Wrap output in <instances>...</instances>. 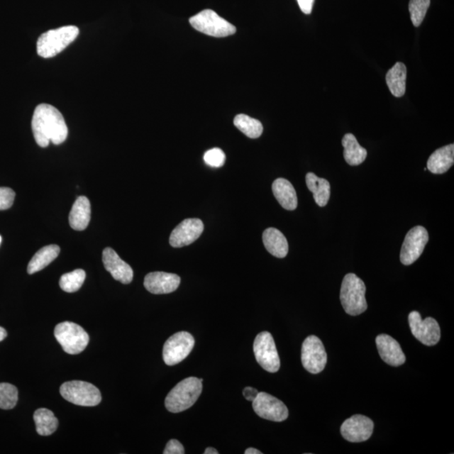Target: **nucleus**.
<instances>
[{
    "instance_id": "nucleus-18",
    "label": "nucleus",
    "mask_w": 454,
    "mask_h": 454,
    "mask_svg": "<svg viewBox=\"0 0 454 454\" xmlns=\"http://www.w3.org/2000/svg\"><path fill=\"white\" fill-rule=\"evenodd\" d=\"M376 346L382 360L387 365L398 367L406 362L401 345L389 335L381 334L376 338Z\"/></svg>"
},
{
    "instance_id": "nucleus-9",
    "label": "nucleus",
    "mask_w": 454,
    "mask_h": 454,
    "mask_svg": "<svg viewBox=\"0 0 454 454\" xmlns=\"http://www.w3.org/2000/svg\"><path fill=\"white\" fill-rule=\"evenodd\" d=\"M194 347V338L187 331H179L166 340L162 358L167 365L172 366L184 361Z\"/></svg>"
},
{
    "instance_id": "nucleus-29",
    "label": "nucleus",
    "mask_w": 454,
    "mask_h": 454,
    "mask_svg": "<svg viewBox=\"0 0 454 454\" xmlns=\"http://www.w3.org/2000/svg\"><path fill=\"white\" fill-rule=\"evenodd\" d=\"M86 279V272L83 270H76L67 272L61 277L59 285L63 292L74 293L78 292L84 284Z\"/></svg>"
},
{
    "instance_id": "nucleus-5",
    "label": "nucleus",
    "mask_w": 454,
    "mask_h": 454,
    "mask_svg": "<svg viewBox=\"0 0 454 454\" xmlns=\"http://www.w3.org/2000/svg\"><path fill=\"white\" fill-rule=\"evenodd\" d=\"M54 335L68 354L75 355L87 348L89 337L83 328L74 322L65 321L57 325Z\"/></svg>"
},
{
    "instance_id": "nucleus-6",
    "label": "nucleus",
    "mask_w": 454,
    "mask_h": 454,
    "mask_svg": "<svg viewBox=\"0 0 454 454\" xmlns=\"http://www.w3.org/2000/svg\"><path fill=\"white\" fill-rule=\"evenodd\" d=\"M189 23L199 33L214 36V38H226L235 34L237 31L233 25L211 10L199 12L190 18Z\"/></svg>"
},
{
    "instance_id": "nucleus-13",
    "label": "nucleus",
    "mask_w": 454,
    "mask_h": 454,
    "mask_svg": "<svg viewBox=\"0 0 454 454\" xmlns=\"http://www.w3.org/2000/svg\"><path fill=\"white\" fill-rule=\"evenodd\" d=\"M254 411L261 419L281 422L288 419L289 411L287 406L271 394L260 392L253 402Z\"/></svg>"
},
{
    "instance_id": "nucleus-27",
    "label": "nucleus",
    "mask_w": 454,
    "mask_h": 454,
    "mask_svg": "<svg viewBox=\"0 0 454 454\" xmlns=\"http://www.w3.org/2000/svg\"><path fill=\"white\" fill-rule=\"evenodd\" d=\"M34 421L36 426V431L40 436H50L55 431L58 426V421L52 411L45 408H40L34 413Z\"/></svg>"
},
{
    "instance_id": "nucleus-12",
    "label": "nucleus",
    "mask_w": 454,
    "mask_h": 454,
    "mask_svg": "<svg viewBox=\"0 0 454 454\" xmlns=\"http://www.w3.org/2000/svg\"><path fill=\"white\" fill-rule=\"evenodd\" d=\"M428 240V231L423 226H416L409 231L404 240L401 256H399L403 265H411L419 260Z\"/></svg>"
},
{
    "instance_id": "nucleus-31",
    "label": "nucleus",
    "mask_w": 454,
    "mask_h": 454,
    "mask_svg": "<svg viewBox=\"0 0 454 454\" xmlns=\"http://www.w3.org/2000/svg\"><path fill=\"white\" fill-rule=\"evenodd\" d=\"M431 0H410L409 3V11L411 13V19L416 27L421 26L428 12Z\"/></svg>"
},
{
    "instance_id": "nucleus-1",
    "label": "nucleus",
    "mask_w": 454,
    "mask_h": 454,
    "mask_svg": "<svg viewBox=\"0 0 454 454\" xmlns=\"http://www.w3.org/2000/svg\"><path fill=\"white\" fill-rule=\"evenodd\" d=\"M31 127L35 143L40 148H47L50 143L60 145L65 143L68 134L67 126L60 111L48 104L36 106Z\"/></svg>"
},
{
    "instance_id": "nucleus-36",
    "label": "nucleus",
    "mask_w": 454,
    "mask_h": 454,
    "mask_svg": "<svg viewBox=\"0 0 454 454\" xmlns=\"http://www.w3.org/2000/svg\"><path fill=\"white\" fill-rule=\"evenodd\" d=\"M260 393L258 392L256 389L253 387H246L243 389V394L245 399H248V402H253L254 399L258 396V394Z\"/></svg>"
},
{
    "instance_id": "nucleus-11",
    "label": "nucleus",
    "mask_w": 454,
    "mask_h": 454,
    "mask_svg": "<svg viewBox=\"0 0 454 454\" xmlns=\"http://www.w3.org/2000/svg\"><path fill=\"white\" fill-rule=\"evenodd\" d=\"M411 333L426 346H435L441 338V330L434 318L421 319L419 311H412L408 317Z\"/></svg>"
},
{
    "instance_id": "nucleus-33",
    "label": "nucleus",
    "mask_w": 454,
    "mask_h": 454,
    "mask_svg": "<svg viewBox=\"0 0 454 454\" xmlns=\"http://www.w3.org/2000/svg\"><path fill=\"white\" fill-rule=\"evenodd\" d=\"M16 193L7 187H0V211L10 209L15 201Z\"/></svg>"
},
{
    "instance_id": "nucleus-22",
    "label": "nucleus",
    "mask_w": 454,
    "mask_h": 454,
    "mask_svg": "<svg viewBox=\"0 0 454 454\" xmlns=\"http://www.w3.org/2000/svg\"><path fill=\"white\" fill-rule=\"evenodd\" d=\"M91 218V206L89 199L80 196L76 199L70 215V224L72 229L84 231L87 228Z\"/></svg>"
},
{
    "instance_id": "nucleus-39",
    "label": "nucleus",
    "mask_w": 454,
    "mask_h": 454,
    "mask_svg": "<svg viewBox=\"0 0 454 454\" xmlns=\"http://www.w3.org/2000/svg\"><path fill=\"white\" fill-rule=\"evenodd\" d=\"M204 454H218L219 452L216 450L214 448H207L206 451L204 453Z\"/></svg>"
},
{
    "instance_id": "nucleus-40",
    "label": "nucleus",
    "mask_w": 454,
    "mask_h": 454,
    "mask_svg": "<svg viewBox=\"0 0 454 454\" xmlns=\"http://www.w3.org/2000/svg\"><path fill=\"white\" fill-rule=\"evenodd\" d=\"M1 243H2V237L1 236H0V244H1Z\"/></svg>"
},
{
    "instance_id": "nucleus-7",
    "label": "nucleus",
    "mask_w": 454,
    "mask_h": 454,
    "mask_svg": "<svg viewBox=\"0 0 454 454\" xmlns=\"http://www.w3.org/2000/svg\"><path fill=\"white\" fill-rule=\"evenodd\" d=\"M62 397L74 405L95 406L101 402V393L92 384L74 380L62 384L60 387Z\"/></svg>"
},
{
    "instance_id": "nucleus-25",
    "label": "nucleus",
    "mask_w": 454,
    "mask_h": 454,
    "mask_svg": "<svg viewBox=\"0 0 454 454\" xmlns=\"http://www.w3.org/2000/svg\"><path fill=\"white\" fill-rule=\"evenodd\" d=\"M342 143L344 148V158L349 165H360L365 161L367 155V150L360 146L355 135L351 133L345 135Z\"/></svg>"
},
{
    "instance_id": "nucleus-20",
    "label": "nucleus",
    "mask_w": 454,
    "mask_h": 454,
    "mask_svg": "<svg viewBox=\"0 0 454 454\" xmlns=\"http://www.w3.org/2000/svg\"><path fill=\"white\" fill-rule=\"evenodd\" d=\"M453 163L454 145L449 144L431 154L426 169L434 175H443L451 169Z\"/></svg>"
},
{
    "instance_id": "nucleus-4",
    "label": "nucleus",
    "mask_w": 454,
    "mask_h": 454,
    "mask_svg": "<svg viewBox=\"0 0 454 454\" xmlns=\"http://www.w3.org/2000/svg\"><path fill=\"white\" fill-rule=\"evenodd\" d=\"M365 292V283L356 275L348 274L344 277L340 299L347 314L354 316L366 311L367 305Z\"/></svg>"
},
{
    "instance_id": "nucleus-24",
    "label": "nucleus",
    "mask_w": 454,
    "mask_h": 454,
    "mask_svg": "<svg viewBox=\"0 0 454 454\" xmlns=\"http://www.w3.org/2000/svg\"><path fill=\"white\" fill-rule=\"evenodd\" d=\"M307 188L313 194L315 202L320 207L328 204L331 196V185L328 180L319 178L313 172H308L306 176Z\"/></svg>"
},
{
    "instance_id": "nucleus-14",
    "label": "nucleus",
    "mask_w": 454,
    "mask_h": 454,
    "mask_svg": "<svg viewBox=\"0 0 454 454\" xmlns=\"http://www.w3.org/2000/svg\"><path fill=\"white\" fill-rule=\"evenodd\" d=\"M374 428V422L369 417L355 415L343 422L340 434L348 442L362 443L370 438Z\"/></svg>"
},
{
    "instance_id": "nucleus-19",
    "label": "nucleus",
    "mask_w": 454,
    "mask_h": 454,
    "mask_svg": "<svg viewBox=\"0 0 454 454\" xmlns=\"http://www.w3.org/2000/svg\"><path fill=\"white\" fill-rule=\"evenodd\" d=\"M272 190L277 201L285 210L294 211L297 208V192L289 180L282 178L277 179L272 183Z\"/></svg>"
},
{
    "instance_id": "nucleus-21",
    "label": "nucleus",
    "mask_w": 454,
    "mask_h": 454,
    "mask_svg": "<svg viewBox=\"0 0 454 454\" xmlns=\"http://www.w3.org/2000/svg\"><path fill=\"white\" fill-rule=\"evenodd\" d=\"M262 242L267 251L272 256L284 258L289 252L288 240L281 231L276 228H267L262 234Z\"/></svg>"
},
{
    "instance_id": "nucleus-26",
    "label": "nucleus",
    "mask_w": 454,
    "mask_h": 454,
    "mask_svg": "<svg viewBox=\"0 0 454 454\" xmlns=\"http://www.w3.org/2000/svg\"><path fill=\"white\" fill-rule=\"evenodd\" d=\"M60 253V248L57 245H48L36 253L29 262L27 272L29 275H33L48 267L50 263L56 260Z\"/></svg>"
},
{
    "instance_id": "nucleus-16",
    "label": "nucleus",
    "mask_w": 454,
    "mask_h": 454,
    "mask_svg": "<svg viewBox=\"0 0 454 454\" xmlns=\"http://www.w3.org/2000/svg\"><path fill=\"white\" fill-rule=\"evenodd\" d=\"M181 282L180 277L165 272H150L144 279V286L150 293L165 294L175 292Z\"/></svg>"
},
{
    "instance_id": "nucleus-23",
    "label": "nucleus",
    "mask_w": 454,
    "mask_h": 454,
    "mask_svg": "<svg viewBox=\"0 0 454 454\" xmlns=\"http://www.w3.org/2000/svg\"><path fill=\"white\" fill-rule=\"evenodd\" d=\"M406 67L402 62H397L386 74V84L394 97L401 98L406 94Z\"/></svg>"
},
{
    "instance_id": "nucleus-35",
    "label": "nucleus",
    "mask_w": 454,
    "mask_h": 454,
    "mask_svg": "<svg viewBox=\"0 0 454 454\" xmlns=\"http://www.w3.org/2000/svg\"><path fill=\"white\" fill-rule=\"evenodd\" d=\"M297 2L301 11L306 15H310L313 6H314L315 0H297Z\"/></svg>"
},
{
    "instance_id": "nucleus-3",
    "label": "nucleus",
    "mask_w": 454,
    "mask_h": 454,
    "mask_svg": "<svg viewBox=\"0 0 454 454\" xmlns=\"http://www.w3.org/2000/svg\"><path fill=\"white\" fill-rule=\"evenodd\" d=\"M79 29L75 26H67L50 30L40 36L36 49L40 57H53L62 52L78 38Z\"/></svg>"
},
{
    "instance_id": "nucleus-2",
    "label": "nucleus",
    "mask_w": 454,
    "mask_h": 454,
    "mask_svg": "<svg viewBox=\"0 0 454 454\" xmlns=\"http://www.w3.org/2000/svg\"><path fill=\"white\" fill-rule=\"evenodd\" d=\"M202 379L189 377L182 380L167 394L165 399L167 410L179 413L188 410L194 406L202 393Z\"/></svg>"
},
{
    "instance_id": "nucleus-38",
    "label": "nucleus",
    "mask_w": 454,
    "mask_h": 454,
    "mask_svg": "<svg viewBox=\"0 0 454 454\" xmlns=\"http://www.w3.org/2000/svg\"><path fill=\"white\" fill-rule=\"evenodd\" d=\"M6 337H7V331H6V329L0 326V342H2V340L4 339H6Z\"/></svg>"
},
{
    "instance_id": "nucleus-34",
    "label": "nucleus",
    "mask_w": 454,
    "mask_h": 454,
    "mask_svg": "<svg viewBox=\"0 0 454 454\" xmlns=\"http://www.w3.org/2000/svg\"><path fill=\"white\" fill-rule=\"evenodd\" d=\"M185 453L183 445L178 440L172 439L167 443V446L163 451L165 454H184Z\"/></svg>"
},
{
    "instance_id": "nucleus-37",
    "label": "nucleus",
    "mask_w": 454,
    "mask_h": 454,
    "mask_svg": "<svg viewBox=\"0 0 454 454\" xmlns=\"http://www.w3.org/2000/svg\"><path fill=\"white\" fill-rule=\"evenodd\" d=\"M262 453L256 448H250L245 451V454H262Z\"/></svg>"
},
{
    "instance_id": "nucleus-17",
    "label": "nucleus",
    "mask_w": 454,
    "mask_h": 454,
    "mask_svg": "<svg viewBox=\"0 0 454 454\" xmlns=\"http://www.w3.org/2000/svg\"><path fill=\"white\" fill-rule=\"evenodd\" d=\"M103 262L106 270L113 278L121 283L128 284L133 279V270L131 267L122 260L115 250L106 248L103 251Z\"/></svg>"
},
{
    "instance_id": "nucleus-28",
    "label": "nucleus",
    "mask_w": 454,
    "mask_h": 454,
    "mask_svg": "<svg viewBox=\"0 0 454 454\" xmlns=\"http://www.w3.org/2000/svg\"><path fill=\"white\" fill-rule=\"evenodd\" d=\"M234 125L249 138L256 139L262 134L263 127L261 122L243 114L235 117Z\"/></svg>"
},
{
    "instance_id": "nucleus-10",
    "label": "nucleus",
    "mask_w": 454,
    "mask_h": 454,
    "mask_svg": "<svg viewBox=\"0 0 454 454\" xmlns=\"http://www.w3.org/2000/svg\"><path fill=\"white\" fill-rule=\"evenodd\" d=\"M301 362L304 367L311 374L321 373L328 362L324 345L316 336H309L304 340L301 349Z\"/></svg>"
},
{
    "instance_id": "nucleus-30",
    "label": "nucleus",
    "mask_w": 454,
    "mask_h": 454,
    "mask_svg": "<svg viewBox=\"0 0 454 454\" xmlns=\"http://www.w3.org/2000/svg\"><path fill=\"white\" fill-rule=\"evenodd\" d=\"M18 402V389L15 385L0 383V409L11 410Z\"/></svg>"
},
{
    "instance_id": "nucleus-32",
    "label": "nucleus",
    "mask_w": 454,
    "mask_h": 454,
    "mask_svg": "<svg viewBox=\"0 0 454 454\" xmlns=\"http://www.w3.org/2000/svg\"><path fill=\"white\" fill-rule=\"evenodd\" d=\"M204 160L206 165L212 167H220L224 165L226 155L220 148L209 150L204 155Z\"/></svg>"
},
{
    "instance_id": "nucleus-8",
    "label": "nucleus",
    "mask_w": 454,
    "mask_h": 454,
    "mask_svg": "<svg viewBox=\"0 0 454 454\" xmlns=\"http://www.w3.org/2000/svg\"><path fill=\"white\" fill-rule=\"evenodd\" d=\"M253 352L256 360L263 370L276 373L280 367V360L274 338L267 331H262L254 340Z\"/></svg>"
},
{
    "instance_id": "nucleus-15",
    "label": "nucleus",
    "mask_w": 454,
    "mask_h": 454,
    "mask_svg": "<svg viewBox=\"0 0 454 454\" xmlns=\"http://www.w3.org/2000/svg\"><path fill=\"white\" fill-rule=\"evenodd\" d=\"M204 231V224L201 220L193 218L186 219L172 231L170 243L172 248H183L192 244Z\"/></svg>"
}]
</instances>
